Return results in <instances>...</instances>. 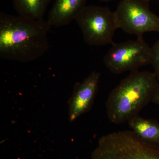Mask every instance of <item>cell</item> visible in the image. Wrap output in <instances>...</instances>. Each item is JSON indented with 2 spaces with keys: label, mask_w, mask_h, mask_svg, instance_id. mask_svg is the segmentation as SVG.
<instances>
[{
  "label": "cell",
  "mask_w": 159,
  "mask_h": 159,
  "mask_svg": "<svg viewBox=\"0 0 159 159\" xmlns=\"http://www.w3.org/2000/svg\"><path fill=\"white\" fill-rule=\"evenodd\" d=\"M152 101L155 104L159 105V83L156 91L154 95Z\"/></svg>",
  "instance_id": "cell-12"
},
{
  "label": "cell",
  "mask_w": 159,
  "mask_h": 159,
  "mask_svg": "<svg viewBox=\"0 0 159 159\" xmlns=\"http://www.w3.org/2000/svg\"></svg>",
  "instance_id": "cell-15"
},
{
  "label": "cell",
  "mask_w": 159,
  "mask_h": 159,
  "mask_svg": "<svg viewBox=\"0 0 159 159\" xmlns=\"http://www.w3.org/2000/svg\"><path fill=\"white\" fill-rule=\"evenodd\" d=\"M150 0H121L114 11L118 29L137 37L159 33V17L151 11Z\"/></svg>",
  "instance_id": "cell-6"
},
{
  "label": "cell",
  "mask_w": 159,
  "mask_h": 159,
  "mask_svg": "<svg viewBox=\"0 0 159 159\" xmlns=\"http://www.w3.org/2000/svg\"><path fill=\"white\" fill-rule=\"evenodd\" d=\"M1 1H2V0H1Z\"/></svg>",
  "instance_id": "cell-14"
},
{
  "label": "cell",
  "mask_w": 159,
  "mask_h": 159,
  "mask_svg": "<svg viewBox=\"0 0 159 159\" xmlns=\"http://www.w3.org/2000/svg\"><path fill=\"white\" fill-rule=\"evenodd\" d=\"M131 130L148 145L159 148V122L135 116L128 121Z\"/></svg>",
  "instance_id": "cell-9"
},
{
  "label": "cell",
  "mask_w": 159,
  "mask_h": 159,
  "mask_svg": "<svg viewBox=\"0 0 159 159\" xmlns=\"http://www.w3.org/2000/svg\"><path fill=\"white\" fill-rule=\"evenodd\" d=\"M75 20L88 45L99 47L115 43L113 37L118 28L114 11L108 7L86 5Z\"/></svg>",
  "instance_id": "cell-4"
},
{
  "label": "cell",
  "mask_w": 159,
  "mask_h": 159,
  "mask_svg": "<svg viewBox=\"0 0 159 159\" xmlns=\"http://www.w3.org/2000/svg\"><path fill=\"white\" fill-rule=\"evenodd\" d=\"M87 0H54L47 22L51 28L68 25L86 6Z\"/></svg>",
  "instance_id": "cell-8"
},
{
  "label": "cell",
  "mask_w": 159,
  "mask_h": 159,
  "mask_svg": "<svg viewBox=\"0 0 159 159\" xmlns=\"http://www.w3.org/2000/svg\"><path fill=\"white\" fill-rule=\"evenodd\" d=\"M152 55L150 65H152L154 73L159 83V39L151 47Z\"/></svg>",
  "instance_id": "cell-11"
},
{
  "label": "cell",
  "mask_w": 159,
  "mask_h": 159,
  "mask_svg": "<svg viewBox=\"0 0 159 159\" xmlns=\"http://www.w3.org/2000/svg\"><path fill=\"white\" fill-rule=\"evenodd\" d=\"M99 2H111V1H115V0H99Z\"/></svg>",
  "instance_id": "cell-13"
},
{
  "label": "cell",
  "mask_w": 159,
  "mask_h": 159,
  "mask_svg": "<svg viewBox=\"0 0 159 159\" xmlns=\"http://www.w3.org/2000/svg\"><path fill=\"white\" fill-rule=\"evenodd\" d=\"M54 0H13L18 15L34 20H43L50 4Z\"/></svg>",
  "instance_id": "cell-10"
},
{
  "label": "cell",
  "mask_w": 159,
  "mask_h": 159,
  "mask_svg": "<svg viewBox=\"0 0 159 159\" xmlns=\"http://www.w3.org/2000/svg\"><path fill=\"white\" fill-rule=\"evenodd\" d=\"M93 159H159V148L143 142L132 130L119 131L99 139Z\"/></svg>",
  "instance_id": "cell-3"
},
{
  "label": "cell",
  "mask_w": 159,
  "mask_h": 159,
  "mask_svg": "<svg viewBox=\"0 0 159 159\" xmlns=\"http://www.w3.org/2000/svg\"><path fill=\"white\" fill-rule=\"evenodd\" d=\"M159 82L154 73L131 72L111 92L106 102L109 120L116 124L128 122L152 99Z\"/></svg>",
  "instance_id": "cell-2"
},
{
  "label": "cell",
  "mask_w": 159,
  "mask_h": 159,
  "mask_svg": "<svg viewBox=\"0 0 159 159\" xmlns=\"http://www.w3.org/2000/svg\"><path fill=\"white\" fill-rule=\"evenodd\" d=\"M100 74L93 71L81 82L74 86L69 104V118L73 122L93 106L98 89Z\"/></svg>",
  "instance_id": "cell-7"
},
{
  "label": "cell",
  "mask_w": 159,
  "mask_h": 159,
  "mask_svg": "<svg viewBox=\"0 0 159 159\" xmlns=\"http://www.w3.org/2000/svg\"><path fill=\"white\" fill-rule=\"evenodd\" d=\"M51 27L45 20H34L0 12V57L20 62L36 60L49 48Z\"/></svg>",
  "instance_id": "cell-1"
},
{
  "label": "cell",
  "mask_w": 159,
  "mask_h": 159,
  "mask_svg": "<svg viewBox=\"0 0 159 159\" xmlns=\"http://www.w3.org/2000/svg\"><path fill=\"white\" fill-rule=\"evenodd\" d=\"M151 55V47L143 36H140L112 45L104 56L103 62L111 73L119 74L150 64Z\"/></svg>",
  "instance_id": "cell-5"
}]
</instances>
